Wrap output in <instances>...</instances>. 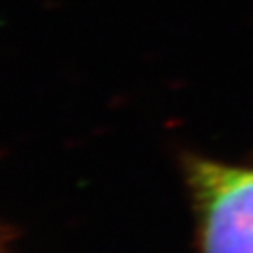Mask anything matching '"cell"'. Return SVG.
<instances>
[{
	"label": "cell",
	"instance_id": "1",
	"mask_svg": "<svg viewBox=\"0 0 253 253\" xmlns=\"http://www.w3.org/2000/svg\"><path fill=\"white\" fill-rule=\"evenodd\" d=\"M188 181L201 218L202 253H253V169L195 158Z\"/></svg>",
	"mask_w": 253,
	"mask_h": 253
}]
</instances>
